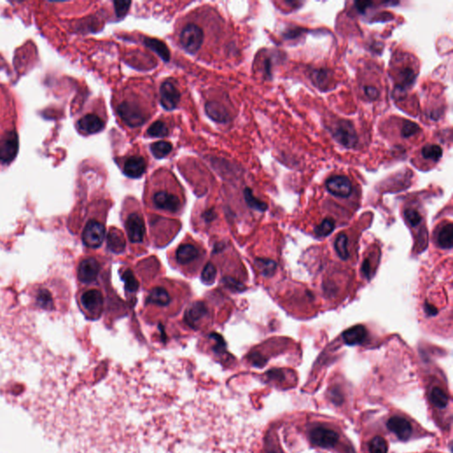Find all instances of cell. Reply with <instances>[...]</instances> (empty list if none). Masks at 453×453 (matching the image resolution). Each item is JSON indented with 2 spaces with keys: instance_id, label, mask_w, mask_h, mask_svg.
Segmentation results:
<instances>
[{
  "instance_id": "6da1fadb",
  "label": "cell",
  "mask_w": 453,
  "mask_h": 453,
  "mask_svg": "<svg viewBox=\"0 0 453 453\" xmlns=\"http://www.w3.org/2000/svg\"><path fill=\"white\" fill-rule=\"evenodd\" d=\"M332 136L337 143L348 149L356 147L359 142L353 124L350 121L339 120L329 128Z\"/></svg>"
},
{
  "instance_id": "7a4b0ae2",
  "label": "cell",
  "mask_w": 453,
  "mask_h": 453,
  "mask_svg": "<svg viewBox=\"0 0 453 453\" xmlns=\"http://www.w3.org/2000/svg\"><path fill=\"white\" fill-rule=\"evenodd\" d=\"M204 252L199 245L192 242L182 243L176 248L174 253L175 261L182 267H194L202 260Z\"/></svg>"
},
{
  "instance_id": "3957f363",
  "label": "cell",
  "mask_w": 453,
  "mask_h": 453,
  "mask_svg": "<svg viewBox=\"0 0 453 453\" xmlns=\"http://www.w3.org/2000/svg\"><path fill=\"white\" fill-rule=\"evenodd\" d=\"M117 112L122 121L130 128L142 126L147 120L145 112L134 102L123 101L117 107Z\"/></svg>"
},
{
  "instance_id": "277c9868",
  "label": "cell",
  "mask_w": 453,
  "mask_h": 453,
  "mask_svg": "<svg viewBox=\"0 0 453 453\" xmlns=\"http://www.w3.org/2000/svg\"><path fill=\"white\" fill-rule=\"evenodd\" d=\"M204 40L203 29L196 24L190 23L182 28L180 43L186 52L194 54L200 49Z\"/></svg>"
},
{
  "instance_id": "5b68a950",
  "label": "cell",
  "mask_w": 453,
  "mask_h": 453,
  "mask_svg": "<svg viewBox=\"0 0 453 453\" xmlns=\"http://www.w3.org/2000/svg\"><path fill=\"white\" fill-rule=\"evenodd\" d=\"M151 203L156 209L172 215L180 213L182 207L180 197L175 194L166 191L155 192L151 197Z\"/></svg>"
},
{
  "instance_id": "8992f818",
  "label": "cell",
  "mask_w": 453,
  "mask_h": 453,
  "mask_svg": "<svg viewBox=\"0 0 453 453\" xmlns=\"http://www.w3.org/2000/svg\"><path fill=\"white\" fill-rule=\"evenodd\" d=\"M19 151V137L15 130L6 131L0 136V162H12Z\"/></svg>"
},
{
  "instance_id": "52a82bcc",
  "label": "cell",
  "mask_w": 453,
  "mask_h": 453,
  "mask_svg": "<svg viewBox=\"0 0 453 453\" xmlns=\"http://www.w3.org/2000/svg\"><path fill=\"white\" fill-rule=\"evenodd\" d=\"M124 225L131 243H140L144 241L145 235V220L140 213L134 212L128 215Z\"/></svg>"
},
{
  "instance_id": "ba28073f",
  "label": "cell",
  "mask_w": 453,
  "mask_h": 453,
  "mask_svg": "<svg viewBox=\"0 0 453 453\" xmlns=\"http://www.w3.org/2000/svg\"><path fill=\"white\" fill-rule=\"evenodd\" d=\"M105 225L98 220H90L83 231V242L87 247L98 248L105 239Z\"/></svg>"
},
{
  "instance_id": "9c48e42d",
  "label": "cell",
  "mask_w": 453,
  "mask_h": 453,
  "mask_svg": "<svg viewBox=\"0 0 453 453\" xmlns=\"http://www.w3.org/2000/svg\"><path fill=\"white\" fill-rule=\"evenodd\" d=\"M80 304L86 313L96 316L99 315L103 310V294L97 289L85 290L80 298Z\"/></svg>"
},
{
  "instance_id": "30bf717a",
  "label": "cell",
  "mask_w": 453,
  "mask_h": 453,
  "mask_svg": "<svg viewBox=\"0 0 453 453\" xmlns=\"http://www.w3.org/2000/svg\"><path fill=\"white\" fill-rule=\"evenodd\" d=\"M309 438L313 445L322 448H332L338 443L339 435L336 431L325 427H316L310 431Z\"/></svg>"
},
{
  "instance_id": "8fae6325",
  "label": "cell",
  "mask_w": 453,
  "mask_h": 453,
  "mask_svg": "<svg viewBox=\"0 0 453 453\" xmlns=\"http://www.w3.org/2000/svg\"><path fill=\"white\" fill-rule=\"evenodd\" d=\"M100 272V264L94 258H87L80 262L77 277L84 283H91L98 278Z\"/></svg>"
},
{
  "instance_id": "7c38bea8",
  "label": "cell",
  "mask_w": 453,
  "mask_h": 453,
  "mask_svg": "<svg viewBox=\"0 0 453 453\" xmlns=\"http://www.w3.org/2000/svg\"><path fill=\"white\" fill-rule=\"evenodd\" d=\"M327 192L332 195L340 197H347L352 192L350 179L345 175H334L326 181Z\"/></svg>"
},
{
  "instance_id": "4fadbf2b",
  "label": "cell",
  "mask_w": 453,
  "mask_h": 453,
  "mask_svg": "<svg viewBox=\"0 0 453 453\" xmlns=\"http://www.w3.org/2000/svg\"><path fill=\"white\" fill-rule=\"evenodd\" d=\"M181 95L177 88L170 81H166L160 86V104L166 110H173L180 102Z\"/></svg>"
},
{
  "instance_id": "5bb4252c",
  "label": "cell",
  "mask_w": 453,
  "mask_h": 453,
  "mask_svg": "<svg viewBox=\"0 0 453 453\" xmlns=\"http://www.w3.org/2000/svg\"><path fill=\"white\" fill-rule=\"evenodd\" d=\"M209 315V310L205 303L197 301L187 309L185 313V322L190 327L196 328L201 325V323L206 320Z\"/></svg>"
},
{
  "instance_id": "9a60e30c",
  "label": "cell",
  "mask_w": 453,
  "mask_h": 453,
  "mask_svg": "<svg viewBox=\"0 0 453 453\" xmlns=\"http://www.w3.org/2000/svg\"><path fill=\"white\" fill-rule=\"evenodd\" d=\"M146 304L166 308L172 303V296L165 286H156L150 290L146 298Z\"/></svg>"
},
{
  "instance_id": "2e32d148",
  "label": "cell",
  "mask_w": 453,
  "mask_h": 453,
  "mask_svg": "<svg viewBox=\"0 0 453 453\" xmlns=\"http://www.w3.org/2000/svg\"><path fill=\"white\" fill-rule=\"evenodd\" d=\"M387 428L393 434H396L398 439L407 441L410 438L412 429L411 423L406 418L394 416L387 422Z\"/></svg>"
},
{
  "instance_id": "e0dca14e",
  "label": "cell",
  "mask_w": 453,
  "mask_h": 453,
  "mask_svg": "<svg viewBox=\"0 0 453 453\" xmlns=\"http://www.w3.org/2000/svg\"><path fill=\"white\" fill-rule=\"evenodd\" d=\"M78 129L85 134H96L104 129V122L98 115L89 113L82 117L77 122Z\"/></svg>"
},
{
  "instance_id": "ac0fdd59",
  "label": "cell",
  "mask_w": 453,
  "mask_h": 453,
  "mask_svg": "<svg viewBox=\"0 0 453 453\" xmlns=\"http://www.w3.org/2000/svg\"><path fill=\"white\" fill-rule=\"evenodd\" d=\"M146 170V162L145 159L140 156H133L127 159L123 172L128 177L139 178L145 173Z\"/></svg>"
},
{
  "instance_id": "d6986e66",
  "label": "cell",
  "mask_w": 453,
  "mask_h": 453,
  "mask_svg": "<svg viewBox=\"0 0 453 453\" xmlns=\"http://www.w3.org/2000/svg\"><path fill=\"white\" fill-rule=\"evenodd\" d=\"M206 114L213 121L219 123H227L230 122V116L227 109L216 101H209L206 104Z\"/></svg>"
},
{
  "instance_id": "ffe728a7",
  "label": "cell",
  "mask_w": 453,
  "mask_h": 453,
  "mask_svg": "<svg viewBox=\"0 0 453 453\" xmlns=\"http://www.w3.org/2000/svg\"><path fill=\"white\" fill-rule=\"evenodd\" d=\"M367 336V331L366 327L362 325H357L354 327H350L343 333L344 341L348 345H360L365 341Z\"/></svg>"
},
{
  "instance_id": "44dd1931",
  "label": "cell",
  "mask_w": 453,
  "mask_h": 453,
  "mask_svg": "<svg viewBox=\"0 0 453 453\" xmlns=\"http://www.w3.org/2000/svg\"><path fill=\"white\" fill-rule=\"evenodd\" d=\"M108 247L113 253H122L125 249V238L119 229H112L108 234Z\"/></svg>"
},
{
  "instance_id": "7402d4cb",
  "label": "cell",
  "mask_w": 453,
  "mask_h": 453,
  "mask_svg": "<svg viewBox=\"0 0 453 453\" xmlns=\"http://www.w3.org/2000/svg\"><path fill=\"white\" fill-rule=\"evenodd\" d=\"M145 44L152 51H154L164 61L168 62L170 60V52L169 48L162 41H159L155 38H145Z\"/></svg>"
},
{
  "instance_id": "603a6c76",
  "label": "cell",
  "mask_w": 453,
  "mask_h": 453,
  "mask_svg": "<svg viewBox=\"0 0 453 453\" xmlns=\"http://www.w3.org/2000/svg\"><path fill=\"white\" fill-rule=\"evenodd\" d=\"M453 228L452 223L444 225L437 234V243L440 247L451 249L453 247Z\"/></svg>"
},
{
  "instance_id": "cb8c5ba5",
  "label": "cell",
  "mask_w": 453,
  "mask_h": 453,
  "mask_svg": "<svg viewBox=\"0 0 453 453\" xmlns=\"http://www.w3.org/2000/svg\"><path fill=\"white\" fill-rule=\"evenodd\" d=\"M430 401L434 407L443 409L447 407L449 402V397L447 394L439 387H434L430 392Z\"/></svg>"
},
{
  "instance_id": "d4e9b609",
  "label": "cell",
  "mask_w": 453,
  "mask_h": 453,
  "mask_svg": "<svg viewBox=\"0 0 453 453\" xmlns=\"http://www.w3.org/2000/svg\"><path fill=\"white\" fill-rule=\"evenodd\" d=\"M150 148L151 153L156 159H163L172 151L173 146L169 142L159 141L152 144Z\"/></svg>"
},
{
  "instance_id": "484cf974",
  "label": "cell",
  "mask_w": 453,
  "mask_h": 453,
  "mask_svg": "<svg viewBox=\"0 0 453 453\" xmlns=\"http://www.w3.org/2000/svg\"><path fill=\"white\" fill-rule=\"evenodd\" d=\"M421 154L426 159L438 162L443 156V150L437 145H425L421 150Z\"/></svg>"
},
{
  "instance_id": "4316f807",
  "label": "cell",
  "mask_w": 453,
  "mask_h": 453,
  "mask_svg": "<svg viewBox=\"0 0 453 453\" xmlns=\"http://www.w3.org/2000/svg\"><path fill=\"white\" fill-rule=\"evenodd\" d=\"M147 134L151 137H165L169 136V131L165 122L157 121L151 125L147 130Z\"/></svg>"
},
{
  "instance_id": "83f0119b",
  "label": "cell",
  "mask_w": 453,
  "mask_h": 453,
  "mask_svg": "<svg viewBox=\"0 0 453 453\" xmlns=\"http://www.w3.org/2000/svg\"><path fill=\"white\" fill-rule=\"evenodd\" d=\"M399 78H400V84L397 85L407 89L408 87H410V85H413V83L415 82L416 73L410 67H405L404 69L400 71Z\"/></svg>"
},
{
  "instance_id": "f1b7e54d",
  "label": "cell",
  "mask_w": 453,
  "mask_h": 453,
  "mask_svg": "<svg viewBox=\"0 0 453 453\" xmlns=\"http://www.w3.org/2000/svg\"><path fill=\"white\" fill-rule=\"evenodd\" d=\"M347 243H348V237L345 234L342 233L337 237L336 243H335V249L337 251L338 256L341 258L342 259H347L349 258V252L347 249Z\"/></svg>"
},
{
  "instance_id": "f546056e",
  "label": "cell",
  "mask_w": 453,
  "mask_h": 453,
  "mask_svg": "<svg viewBox=\"0 0 453 453\" xmlns=\"http://www.w3.org/2000/svg\"><path fill=\"white\" fill-rule=\"evenodd\" d=\"M36 300H37V304L42 308H52V305H53V299H52V294L46 289H41L38 291V293H37Z\"/></svg>"
},
{
  "instance_id": "4dcf8cb0",
  "label": "cell",
  "mask_w": 453,
  "mask_h": 453,
  "mask_svg": "<svg viewBox=\"0 0 453 453\" xmlns=\"http://www.w3.org/2000/svg\"><path fill=\"white\" fill-rule=\"evenodd\" d=\"M244 197H245L246 203L250 207H252L253 209H256V210L261 211V212L262 211L266 210L267 205H266V203L259 200L257 197L253 196V192H252L251 189L246 188L244 190Z\"/></svg>"
},
{
  "instance_id": "1f68e13d",
  "label": "cell",
  "mask_w": 453,
  "mask_h": 453,
  "mask_svg": "<svg viewBox=\"0 0 453 453\" xmlns=\"http://www.w3.org/2000/svg\"><path fill=\"white\" fill-rule=\"evenodd\" d=\"M335 229V222L331 219H325L323 222L314 229V232L317 235L318 237H327L328 235L332 233V231Z\"/></svg>"
},
{
  "instance_id": "d6a6232c",
  "label": "cell",
  "mask_w": 453,
  "mask_h": 453,
  "mask_svg": "<svg viewBox=\"0 0 453 453\" xmlns=\"http://www.w3.org/2000/svg\"><path fill=\"white\" fill-rule=\"evenodd\" d=\"M370 453H387L388 446L386 441L381 436H375L369 444Z\"/></svg>"
},
{
  "instance_id": "836d02e7",
  "label": "cell",
  "mask_w": 453,
  "mask_h": 453,
  "mask_svg": "<svg viewBox=\"0 0 453 453\" xmlns=\"http://www.w3.org/2000/svg\"><path fill=\"white\" fill-rule=\"evenodd\" d=\"M418 131H420V126L417 123L408 121V120L404 121L403 128L401 129V135L403 137L405 138L411 137V136L415 135L416 133H418Z\"/></svg>"
},
{
  "instance_id": "e575fe53",
  "label": "cell",
  "mask_w": 453,
  "mask_h": 453,
  "mask_svg": "<svg viewBox=\"0 0 453 453\" xmlns=\"http://www.w3.org/2000/svg\"><path fill=\"white\" fill-rule=\"evenodd\" d=\"M215 277H216V268L212 263H208L202 272V276H201L202 280L205 284H212L215 281Z\"/></svg>"
},
{
  "instance_id": "d590c367",
  "label": "cell",
  "mask_w": 453,
  "mask_h": 453,
  "mask_svg": "<svg viewBox=\"0 0 453 453\" xmlns=\"http://www.w3.org/2000/svg\"><path fill=\"white\" fill-rule=\"evenodd\" d=\"M122 278H123V280L125 282V288H126L127 290H129V292H135L137 290V289H138V281L136 280L132 272L127 270L123 274Z\"/></svg>"
},
{
  "instance_id": "8d00e7d4",
  "label": "cell",
  "mask_w": 453,
  "mask_h": 453,
  "mask_svg": "<svg viewBox=\"0 0 453 453\" xmlns=\"http://www.w3.org/2000/svg\"><path fill=\"white\" fill-rule=\"evenodd\" d=\"M257 266L265 276H271L276 271V263L269 259H258Z\"/></svg>"
},
{
  "instance_id": "74e56055",
  "label": "cell",
  "mask_w": 453,
  "mask_h": 453,
  "mask_svg": "<svg viewBox=\"0 0 453 453\" xmlns=\"http://www.w3.org/2000/svg\"><path fill=\"white\" fill-rule=\"evenodd\" d=\"M328 80V73L326 70H316L313 72V82L319 87L325 86Z\"/></svg>"
},
{
  "instance_id": "f35d334b",
  "label": "cell",
  "mask_w": 453,
  "mask_h": 453,
  "mask_svg": "<svg viewBox=\"0 0 453 453\" xmlns=\"http://www.w3.org/2000/svg\"><path fill=\"white\" fill-rule=\"evenodd\" d=\"M130 5V1H115L114 2V7H115L117 16L119 18L124 17L128 13L129 9V5Z\"/></svg>"
},
{
  "instance_id": "ab89813d",
  "label": "cell",
  "mask_w": 453,
  "mask_h": 453,
  "mask_svg": "<svg viewBox=\"0 0 453 453\" xmlns=\"http://www.w3.org/2000/svg\"><path fill=\"white\" fill-rule=\"evenodd\" d=\"M405 216L407 218V221L412 227L417 226L422 220L421 215L417 211L413 210V209H408V210L406 211L405 212Z\"/></svg>"
},
{
  "instance_id": "60d3db41",
  "label": "cell",
  "mask_w": 453,
  "mask_h": 453,
  "mask_svg": "<svg viewBox=\"0 0 453 453\" xmlns=\"http://www.w3.org/2000/svg\"><path fill=\"white\" fill-rule=\"evenodd\" d=\"M365 94L370 100H376L380 97V92L378 89L374 86H367L365 87Z\"/></svg>"
},
{
  "instance_id": "b9f144b4",
  "label": "cell",
  "mask_w": 453,
  "mask_h": 453,
  "mask_svg": "<svg viewBox=\"0 0 453 453\" xmlns=\"http://www.w3.org/2000/svg\"><path fill=\"white\" fill-rule=\"evenodd\" d=\"M407 96V89L399 85H397L393 92V97L396 100H401Z\"/></svg>"
},
{
  "instance_id": "7bdbcfd3",
  "label": "cell",
  "mask_w": 453,
  "mask_h": 453,
  "mask_svg": "<svg viewBox=\"0 0 453 453\" xmlns=\"http://www.w3.org/2000/svg\"><path fill=\"white\" fill-rule=\"evenodd\" d=\"M371 5H373V2H370V1H357V2H355L356 7L361 14L366 13V10Z\"/></svg>"
},
{
  "instance_id": "ee69618b",
  "label": "cell",
  "mask_w": 453,
  "mask_h": 453,
  "mask_svg": "<svg viewBox=\"0 0 453 453\" xmlns=\"http://www.w3.org/2000/svg\"><path fill=\"white\" fill-rule=\"evenodd\" d=\"M342 396L341 394L339 392H337L336 389H333L331 393V398L333 401L335 403H341L342 401Z\"/></svg>"
},
{
  "instance_id": "f6af8a7d",
  "label": "cell",
  "mask_w": 453,
  "mask_h": 453,
  "mask_svg": "<svg viewBox=\"0 0 453 453\" xmlns=\"http://www.w3.org/2000/svg\"><path fill=\"white\" fill-rule=\"evenodd\" d=\"M370 267H371V266H370L368 259L365 260L364 263H363V266H362V272L364 273L365 276H367V277H368V278L369 275H370Z\"/></svg>"
},
{
  "instance_id": "bcb514c9",
  "label": "cell",
  "mask_w": 453,
  "mask_h": 453,
  "mask_svg": "<svg viewBox=\"0 0 453 453\" xmlns=\"http://www.w3.org/2000/svg\"><path fill=\"white\" fill-rule=\"evenodd\" d=\"M425 311L426 313H428L429 315H434V314L437 313V310L434 308V306H432L431 304H426Z\"/></svg>"
},
{
  "instance_id": "7dc6e473",
  "label": "cell",
  "mask_w": 453,
  "mask_h": 453,
  "mask_svg": "<svg viewBox=\"0 0 453 453\" xmlns=\"http://www.w3.org/2000/svg\"><path fill=\"white\" fill-rule=\"evenodd\" d=\"M279 453V452H277V451H272V452H270V453Z\"/></svg>"
}]
</instances>
